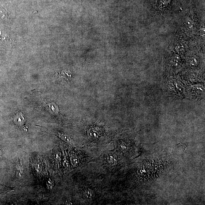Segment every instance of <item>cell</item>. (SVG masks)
<instances>
[{"label":"cell","mask_w":205,"mask_h":205,"mask_svg":"<svg viewBox=\"0 0 205 205\" xmlns=\"http://www.w3.org/2000/svg\"><path fill=\"white\" fill-rule=\"evenodd\" d=\"M58 137L62 140L65 142H70L71 141V139L68 136L63 133H59L57 134Z\"/></svg>","instance_id":"277c9868"},{"label":"cell","mask_w":205,"mask_h":205,"mask_svg":"<svg viewBox=\"0 0 205 205\" xmlns=\"http://www.w3.org/2000/svg\"><path fill=\"white\" fill-rule=\"evenodd\" d=\"M81 155L79 153H75L72 154L71 156V161L72 165L76 167L79 165V163H81L82 158Z\"/></svg>","instance_id":"7a4b0ae2"},{"label":"cell","mask_w":205,"mask_h":205,"mask_svg":"<svg viewBox=\"0 0 205 205\" xmlns=\"http://www.w3.org/2000/svg\"><path fill=\"white\" fill-rule=\"evenodd\" d=\"M104 162L108 167L112 168L117 163V157L114 153H108L104 158Z\"/></svg>","instance_id":"6da1fadb"},{"label":"cell","mask_w":205,"mask_h":205,"mask_svg":"<svg viewBox=\"0 0 205 205\" xmlns=\"http://www.w3.org/2000/svg\"><path fill=\"white\" fill-rule=\"evenodd\" d=\"M93 192L89 188H86L83 190V195L84 197L87 199H91L93 196Z\"/></svg>","instance_id":"3957f363"}]
</instances>
